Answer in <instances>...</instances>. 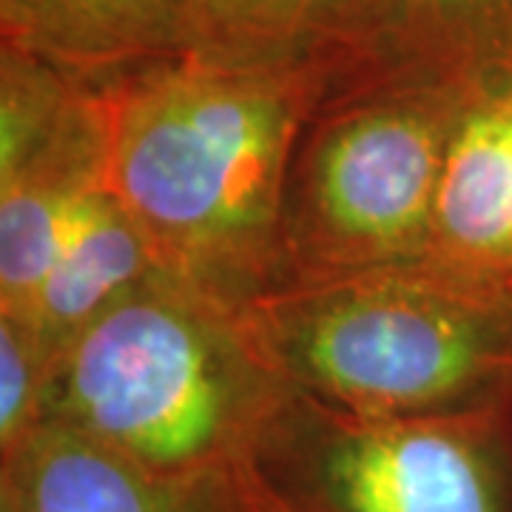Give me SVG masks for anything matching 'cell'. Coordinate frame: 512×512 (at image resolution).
I'll return each instance as SVG.
<instances>
[{
	"mask_svg": "<svg viewBox=\"0 0 512 512\" xmlns=\"http://www.w3.org/2000/svg\"><path fill=\"white\" fill-rule=\"evenodd\" d=\"M313 66L225 69L188 57L97 86L100 183L143 231L157 274L208 302L259 274Z\"/></svg>",
	"mask_w": 512,
	"mask_h": 512,
	"instance_id": "6da1fadb",
	"label": "cell"
},
{
	"mask_svg": "<svg viewBox=\"0 0 512 512\" xmlns=\"http://www.w3.org/2000/svg\"><path fill=\"white\" fill-rule=\"evenodd\" d=\"M214 316V302L165 276L131 288L57 353L43 421L165 476L251 458L274 407L239 387L237 350Z\"/></svg>",
	"mask_w": 512,
	"mask_h": 512,
	"instance_id": "7a4b0ae2",
	"label": "cell"
},
{
	"mask_svg": "<svg viewBox=\"0 0 512 512\" xmlns=\"http://www.w3.org/2000/svg\"><path fill=\"white\" fill-rule=\"evenodd\" d=\"M293 370L353 416H430L493 365L476 308L439 282L356 279L279 313Z\"/></svg>",
	"mask_w": 512,
	"mask_h": 512,
	"instance_id": "3957f363",
	"label": "cell"
},
{
	"mask_svg": "<svg viewBox=\"0 0 512 512\" xmlns=\"http://www.w3.org/2000/svg\"><path fill=\"white\" fill-rule=\"evenodd\" d=\"M299 512H512V461L470 416L274 421L248 458Z\"/></svg>",
	"mask_w": 512,
	"mask_h": 512,
	"instance_id": "277c9868",
	"label": "cell"
},
{
	"mask_svg": "<svg viewBox=\"0 0 512 512\" xmlns=\"http://www.w3.org/2000/svg\"><path fill=\"white\" fill-rule=\"evenodd\" d=\"M453 97L393 92L339 120L316 151L313 217L350 259H396L427 245Z\"/></svg>",
	"mask_w": 512,
	"mask_h": 512,
	"instance_id": "5b68a950",
	"label": "cell"
},
{
	"mask_svg": "<svg viewBox=\"0 0 512 512\" xmlns=\"http://www.w3.org/2000/svg\"><path fill=\"white\" fill-rule=\"evenodd\" d=\"M319 69L464 106L510 94L512 0H356Z\"/></svg>",
	"mask_w": 512,
	"mask_h": 512,
	"instance_id": "8992f818",
	"label": "cell"
},
{
	"mask_svg": "<svg viewBox=\"0 0 512 512\" xmlns=\"http://www.w3.org/2000/svg\"><path fill=\"white\" fill-rule=\"evenodd\" d=\"M234 467L165 476L63 421H43L3 458L0 487L20 512H234Z\"/></svg>",
	"mask_w": 512,
	"mask_h": 512,
	"instance_id": "52a82bcc",
	"label": "cell"
},
{
	"mask_svg": "<svg viewBox=\"0 0 512 512\" xmlns=\"http://www.w3.org/2000/svg\"><path fill=\"white\" fill-rule=\"evenodd\" d=\"M3 49L106 86L183 57L174 0H0Z\"/></svg>",
	"mask_w": 512,
	"mask_h": 512,
	"instance_id": "ba28073f",
	"label": "cell"
},
{
	"mask_svg": "<svg viewBox=\"0 0 512 512\" xmlns=\"http://www.w3.org/2000/svg\"><path fill=\"white\" fill-rule=\"evenodd\" d=\"M151 276H157V265L143 231L103 183H94L77 205L52 271L15 322L35 336L52 367L80 330Z\"/></svg>",
	"mask_w": 512,
	"mask_h": 512,
	"instance_id": "9c48e42d",
	"label": "cell"
},
{
	"mask_svg": "<svg viewBox=\"0 0 512 512\" xmlns=\"http://www.w3.org/2000/svg\"><path fill=\"white\" fill-rule=\"evenodd\" d=\"M430 242L464 271L512 265V92L473 103L456 120Z\"/></svg>",
	"mask_w": 512,
	"mask_h": 512,
	"instance_id": "30bf717a",
	"label": "cell"
},
{
	"mask_svg": "<svg viewBox=\"0 0 512 512\" xmlns=\"http://www.w3.org/2000/svg\"><path fill=\"white\" fill-rule=\"evenodd\" d=\"M356 0H174L183 57L225 69H319Z\"/></svg>",
	"mask_w": 512,
	"mask_h": 512,
	"instance_id": "8fae6325",
	"label": "cell"
},
{
	"mask_svg": "<svg viewBox=\"0 0 512 512\" xmlns=\"http://www.w3.org/2000/svg\"><path fill=\"white\" fill-rule=\"evenodd\" d=\"M49 365L35 336L15 319H0V450L12 456L43 421Z\"/></svg>",
	"mask_w": 512,
	"mask_h": 512,
	"instance_id": "7c38bea8",
	"label": "cell"
},
{
	"mask_svg": "<svg viewBox=\"0 0 512 512\" xmlns=\"http://www.w3.org/2000/svg\"><path fill=\"white\" fill-rule=\"evenodd\" d=\"M234 512H299L245 458L234 467Z\"/></svg>",
	"mask_w": 512,
	"mask_h": 512,
	"instance_id": "4fadbf2b",
	"label": "cell"
},
{
	"mask_svg": "<svg viewBox=\"0 0 512 512\" xmlns=\"http://www.w3.org/2000/svg\"><path fill=\"white\" fill-rule=\"evenodd\" d=\"M0 512H20L15 498H12V493L6 487H0Z\"/></svg>",
	"mask_w": 512,
	"mask_h": 512,
	"instance_id": "5bb4252c",
	"label": "cell"
}]
</instances>
